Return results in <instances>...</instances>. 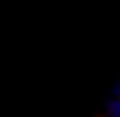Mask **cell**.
<instances>
[{
	"label": "cell",
	"instance_id": "1",
	"mask_svg": "<svg viewBox=\"0 0 120 117\" xmlns=\"http://www.w3.org/2000/svg\"><path fill=\"white\" fill-rule=\"evenodd\" d=\"M108 117H120V82L114 86V92L108 98Z\"/></svg>",
	"mask_w": 120,
	"mask_h": 117
}]
</instances>
